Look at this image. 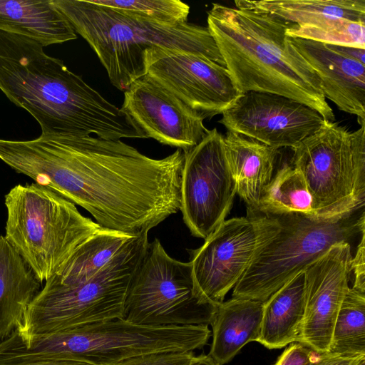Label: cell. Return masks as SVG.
I'll return each instance as SVG.
<instances>
[{
    "instance_id": "277c9868",
    "label": "cell",
    "mask_w": 365,
    "mask_h": 365,
    "mask_svg": "<svg viewBox=\"0 0 365 365\" xmlns=\"http://www.w3.org/2000/svg\"><path fill=\"white\" fill-rule=\"evenodd\" d=\"M52 1L88 42L120 91L145 75L144 54L150 48L198 53L225 67L207 27L187 22L165 24L90 0Z\"/></svg>"
},
{
    "instance_id": "ba28073f",
    "label": "cell",
    "mask_w": 365,
    "mask_h": 365,
    "mask_svg": "<svg viewBox=\"0 0 365 365\" xmlns=\"http://www.w3.org/2000/svg\"><path fill=\"white\" fill-rule=\"evenodd\" d=\"M277 234L257 252L234 287L232 297L264 302L339 242L364 230V213L322 218L292 213L274 216Z\"/></svg>"
},
{
    "instance_id": "30bf717a",
    "label": "cell",
    "mask_w": 365,
    "mask_h": 365,
    "mask_svg": "<svg viewBox=\"0 0 365 365\" xmlns=\"http://www.w3.org/2000/svg\"><path fill=\"white\" fill-rule=\"evenodd\" d=\"M217 307L197 296L190 262L171 257L155 238L131 277L122 319L148 326H208Z\"/></svg>"
},
{
    "instance_id": "ffe728a7",
    "label": "cell",
    "mask_w": 365,
    "mask_h": 365,
    "mask_svg": "<svg viewBox=\"0 0 365 365\" xmlns=\"http://www.w3.org/2000/svg\"><path fill=\"white\" fill-rule=\"evenodd\" d=\"M263 308L264 302L234 297L218 305L210 323L212 341L208 354L223 365L245 344L257 341Z\"/></svg>"
},
{
    "instance_id": "6da1fadb",
    "label": "cell",
    "mask_w": 365,
    "mask_h": 365,
    "mask_svg": "<svg viewBox=\"0 0 365 365\" xmlns=\"http://www.w3.org/2000/svg\"><path fill=\"white\" fill-rule=\"evenodd\" d=\"M185 154L149 158L120 140L38 137L19 145L18 173L87 210L101 227L148 234L181 207Z\"/></svg>"
},
{
    "instance_id": "8992f818",
    "label": "cell",
    "mask_w": 365,
    "mask_h": 365,
    "mask_svg": "<svg viewBox=\"0 0 365 365\" xmlns=\"http://www.w3.org/2000/svg\"><path fill=\"white\" fill-rule=\"evenodd\" d=\"M148 243V234L130 238L86 280L67 282L52 276L29 304L15 331L27 336L122 319L130 280Z\"/></svg>"
},
{
    "instance_id": "d6986e66",
    "label": "cell",
    "mask_w": 365,
    "mask_h": 365,
    "mask_svg": "<svg viewBox=\"0 0 365 365\" xmlns=\"http://www.w3.org/2000/svg\"><path fill=\"white\" fill-rule=\"evenodd\" d=\"M0 30L29 37L43 46L77 38L52 0H0Z\"/></svg>"
},
{
    "instance_id": "7402d4cb",
    "label": "cell",
    "mask_w": 365,
    "mask_h": 365,
    "mask_svg": "<svg viewBox=\"0 0 365 365\" xmlns=\"http://www.w3.org/2000/svg\"><path fill=\"white\" fill-rule=\"evenodd\" d=\"M305 309V274L299 273L264 302L257 342L280 349L297 342Z\"/></svg>"
},
{
    "instance_id": "5bb4252c",
    "label": "cell",
    "mask_w": 365,
    "mask_h": 365,
    "mask_svg": "<svg viewBox=\"0 0 365 365\" xmlns=\"http://www.w3.org/2000/svg\"><path fill=\"white\" fill-rule=\"evenodd\" d=\"M325 120L318 111L294 99L248 91L241 93L222 113L219 123L227 131L279 150L292 149L317 131Z\"/></svg>"
},
{
    "instance_id": "f546056e",
    "label": "cell",
    "mask_w": 365,
    "mask_h": 365,
    "mask_svg": "<svg viewBox=\"0 0 365 365\" xmlns=\"http://www.w3.org/2000/svg\"><path fill=\"white\" fill-rule=\"evenodd\" d=\"M319 355L300 343H294L283 351L274 365H314Z\"/></svg>"
},
{
    "instance_id": "52a82bcc",
    "label": "cell",
    "mask_w": 365,
    "mask_h": 365,
    "mask_svg": "<svg viewBox=\"0 0 365 365\" xmlns=\"http://www.w3.org/2000/svg\"><path fill=\"white\" fill-rule=\"evenodd\" d=\"M210 334L207 325L148 326L114 319L29 336L24 347L34 361L64 358L91 365H113L145 354L200 349Z\"/></svg>"
},
{
    "instance_id": "83f0119b",
    "label": "cell",
    "mask_w": 365,
    "mask_h": 365,
    "mask_svg": "<svg viewBox=\"0 0 365 365\" xmlns=\"http://www.w3.org/2000/svg\"><path fill=\"white\" fill-rule=\"evenodd\" d=\"M91 2L170 25L187 22L190 6L179 0H90Z\"/></svg>"
},
{
    "instance_id": "9c48e42d",
    "label": "cell",
    "mask_w": 365,
    "mask_h": 365,
    "mask_svg": "<svg viewBox=\"0 0 365 365\" xmlns=\"http://www.w3.org/2000/svg\"><path fill=\"white\" fill-rule=\"evenodd\" d=\"M360 125L350 130L325 120L292 149V165L302 175L317 217L349 215L364 205L365 123Z\"/></svg>"
},
{
    "instance_id": "44dd1931",
    "label": "cell",
    "mask_w": 365,
    "mask_h": 365,
    "mask_svg": "<svg viewBox=\"0 0 365 365\" xmlns=\"http://www.w3.org/2000/svg\"><path fill=\"white\" fill-rule=\"evenodd\" d=\"M40 282L20 255L0 235V341L19 328L39 292Z\"/></svg>"
},
{
    "instance_id": "4dcf8cb0",
    "label": "cell",
    "mask_w": 365,
    "mask_h": 365,
    "mask_svg": "<svg viewBox=\"0 0 365 365\" xmlns=\"http://www.w3.org/2000/svg\"><path fill=\"white\" fill-rule=\"evenodd\" d=\"M364 231L365 230L361 232L360 242L355 256L352 257L351 269L354 276L352 287L365 292Z\"/></svg>"
},
{
    "instance_id": "5b68a950",
    "label": "cell",
    "mask_w": 365,
    "mask_h": 365,
    "mask_svg": "<svg viewBox=\"0 0 365 365\" xmlns=\"http://www.w3.org/2000/svg\"><path fill=\"white\" fill-rule=\"evenodd\" d=\"M5 205L4 237L41 282L104 230L74 203L36 183L14 186L5 195Z\"/></svg>"
},
{
    "instance_id": "484cf974",
    "label": "cell",
    "mask_w": 365,
    "mask_h": 365,
    "mask_svg": "<svg viewBox=\"0 0 365 365\" xmlns=\"http://www.w3.org/2000/svg\"><path fill=\"white\" fill-rule=\"evenodd\" d=\"M327 353L365 356V292L350 287L338 312Z\"/></svg>"
},
{
    "instance_id": "9a60e30c",
    "label": "cell",
    "mask_w": 365,
    "mask_h": 365,
    "mask_svg": "<svg viewBox=\"0 0 365 365\" xmlns=\"http://www.w3.org/2000/svg\"><path fill=\"white\" fill-rule=\"evenodd\" d=\"M352 255L349 242H339L304 271L305 309L297 342L327 353L334 323L349 289Z\"/></svg>"
},
{
    "instance_id": "f1b7e54d",
    "label": "cell",
    "mask_w": 365,
    "mask_h": 365,
    "mask_svg": "<svg viewBox=\"0 0 365 365\" xmlns=\"http://www.w3.org/2000/svg\"><path fill=\"white\" fill-rule=\"evenodd\" d=\"M193 356L192 351L150 353L132 356L113 365H188Z\"/></svg>"
},
{
    "instance_id": "1f68e13d",
    "label": "cell",
    "mask_w": 365,
    "mask_h": 365,
    "mask_svg": "<svg viewBox=\"0 0 365 365\" xmlns=\"http://www.w3.org/2000/svg\"><path fill=\"white\" fill-rule=\"evenodd\" d=\"M314 365H365V356H341L322 353Z\"/></svg>"
},
{
    "instance_id": "e575fe53",
    "label": "cell",
    "mask_w": 365,
    "mask_h": 365,
    "mask_svg": "<svg viewBox=\"0 0 365 365\" xmlns=\"http://www.w3.org/2000/svg\"><path fill=\"white\" fill-rule=\"evenodd\" d=\"M188 365H220L209 354H200L192 357Z\"/></svg>"
},
{
    "instance_id": "836d02e7",
    "label": "cell",
    "mask_w": 365,
    "mask_h": 365,
    "mask_svg": "<svg viewBox=\"0 0 365 365\" xmlns=\"http://www.w3.org/2000/svg\"><path fill=\"white\" fill-rule=\"evenodd\" d=\"M28 365H91L90 364L64 358L51 359L48 360L40 361Z\"/></svg>"
},
{
    "instance_id": "8fae6325",
    "label": "cell",
    "mask_w": 365,
    "mask_h": 365,
    "mask_svg": "<svg viewBox=\"0 0 365 365\" xmlns=\"http://www.w3.org/2000/svg\"><path fill=\"white\" fill-rule=\"evenodd\" d=\"M279 229L276 217L247 211L245 217L225 220L201 247L187 250L200 299L214 306L222 303Z\"/></svg>"
},
{
    "instance_id": "4fadbf2b",
    "label": "cell",
    "mask_w": 365,
    "mask_h": 365,
    "mask_svg": "<svg viewBox=\"0 0 365 365\" xmlns=\"http://www.w3.org/2000/svg\"><path fill=\"white\" fill-rule=\"evenodd\" d=\"M145 75L203 118L228 109L241 95L227 68L195 53L150 48Z\"/></svg>"
},
{
    "instance_id": "d6a6232c",
    "label": "cell",
    "mask_w": 365,
    "mask_h": 365,
    "mask_svg": "<svg viewBox=\"0 0 365 365\" xmlns=\"http://www.w3.org/2000/svg\"><path fill=\"white\" fill-rule=\"evenodd\" d=\"M330 48L353 59H355L363 64H365V49L348 46L329 45Z\"/></svg>"
},
{
    "instance_id": "7c38bea8",
    "label": "cell",
    "mask_w": 365,
    "mask_h": 365,
    "mask_svg": "<svg viewBox=\"0 0 365 365\" xmlns=\"http://www.w3.org/2000/svg\"><path fill=\"white\" fill-rule=\"evenodd\" d=\"M184 154L180 211L191 235L206 240L225 220L236 195L223 135L209 130Z\"/></svg>"
},
{
    "instance_id": "cb8c5ba5",
    "label": "cell",
    "mask_w": 365,
    "mask_h": 365,
    "mask_svg": "<svg viewBox=\"0 0 365 365\" xmlns=\"http://www.w3.org/2000/svg\"><path fill=\"white\" fill-rule=\"evenodd\" d=\"M259 212L270 216L315 215L307 183L297 169L287 163L278 169L263 192Z\"/></svg>"
},
{
    "instance_id": "2e32d148",
    "label": "cell",
    "mask_w": 365,
    "mask_h": 365,
    "mask_svg": "<svg viewBox=\"0 0 365 365\" xmlns=\"http://www.w3.org/2000/svg\"><path fill=\"white\" fill-rule=\"evenodd\" d=\"M121 110L143 133L163 145L184 153L207 135L204 118L146 75L124 91Z\"/></svg>"
},
{
    "instance_id": "d4e9b609",
    "label": "cell",
    "mask_w": 365,
    "mask_h": 365,
    "mask_svg": "<svg viewBox=\"0 0 365 365\" xmlns=\"http://www.w3.org/2000/svg\"><path fill=\"white\" fill-rule=\"evenodd\" d=\"M104 229L83 243L54 276L67 282L86 280L98 273L132 237Z\"/></svg>"
},
{
    "instance_id": "603a6c76",
    "label": "cell",
    "mask_w": 365,
    "mask_h": 365,
    "mask_svg": "<svg viewBox=\"0 0 365 365\" xmlns=\"http://www.w3.org/2000/svg\"><path fill=\"white\" fill-rule=\"evenodd\" d=\"M237 9L263 11L296 25L339 17L365 22V0L235 1Z\"/></svg>"
},
{
    "instance_id": "7a4b0ae2",
    "label": "cell",
    "mask_w": 365,
    "mask_h": 365,
    "mask_svg": "<svg viewBox=\"0 0 365 365\" xmlns=\"http://www.w3.org/2000/svg\"><path fill=\"white\" fill-rule=\"evenodd\" d=\"M43 46L0 30V90L38 123L41 138H145L121 108L108 101Z\"/></svg>"
},
{
    "instance_id": "4316f807",
    "label": "cell",
    "mask_w": 365,
    "mask_h": 365,
    "mask_svg": "<svg viewBox=\"0 0 365 365\" xmlns=\"http://www.w3.org/2000/svg\"><path fill=\"white\" fill-rule=\"evenodd\" d=\"M289 37L312 40L329 45L365 49V22L345 18H327L316 22L296 25L287 29Z\"/></svg>"
},
{
    "instance_id": "e0dca14e",
    "label": "cell",
    "mask_w": 365,
    "mask_h": 365,
    "mask_svg": "<svg viewBox=\"0 0 365 365\" xmlns=\"http://www.w3.org/2000/svg\"><path fill=\"white\" fill-rule=\"evenodd\" d=\"M297 51L319 77L326 99L365 123V66L327 44L289 37Z\"/></svg>"
},
{
    "instance_id": "3957f363",
    "label": "cell",
    "mask_w": 365,
    "mask_h": 365,
    "mask_svg": "<svg viewBox=\"0 0 365 365\" xmlns=\"http://www.w3.org/2000/svg\"><path fill=\"white\" fill-rule=\"evenodd\" d=\"M207 29L237 88L283 96L335 121L315 71L286 34L291 23L270 14L212 4Z\"/></svg>"
},
{
    "instance_id": "ac0fdd59",
    "label": "cell",
    "mask_w": 365,
    "mask_h": 365,
    "mask_svg": "<svg viewBox=\"0 0 365 365\" xmlns=\"http://www.w3.org/2000/svg\"><path fill=\"white\" fill-rule=\"evenodd\" d=\"M223 138L236 194L246 203L247 211L257 213L263 192L273 177L279 150L231 131Z\"/></svg>"
}]
</instances>
